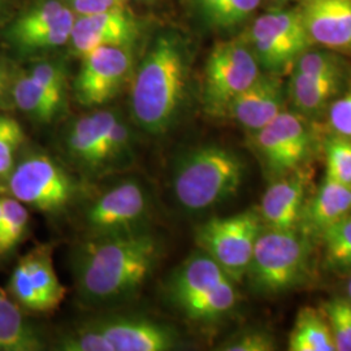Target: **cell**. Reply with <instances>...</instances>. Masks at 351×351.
Returning a JSON list of instances; mask_svg holds the SVG:
<instances>
[{"label": "cell", "mask_w": 351, "mask_h": 351, "mask_svg": "<svg viewBox=\"0 0 351 351\" xmlns=\"http://www.w3.org/2000/svg\"><path fill=\"white\" fill-rule=\"evenodd\" d=\"M162 254V241L147 228L91 236L72 254L77 293L97 306L129 300L152 275Z\"/></svg>", "instance_id": "1"}, {"label": "cell", "mask_w": 351, "mask_h": 351, "mask_svg": "<svg viewBox=\"0 0 351 351\" xmlns=\"http://www.w3.org/2000/svg\"><path fill=\"white\" fill-rule=\"evenodd\" d=\"M188 50L182 39L168 32L155 38L132 85V113L137 125L150 134L169 130L186 97Z\"/></svg>", "instance_id": "2"}, {"label": "cell", "mask_w": 351, "mask_h": 351, "mask_svg": "<svg viewBox=\"0 0 351 351\" xmlns=\"http://www.w3.org/2000/svg\"><path fill=\"white\" fill-rule=\"evenodd\" d=\"M246 167L234 151L219 145H203L176 160L172 191L178 206L201 213L232 198L239 191Z\"/></svg>", "instance_id": "3"}, {"label": "cell", "mask_w": 351, "mask_h": 351, "mask_svg": "<svg viewBox=\"0 0 351 351\" xmlns=\"http://www.w3.org/2000/svg\"><path fill=\"white\" fill-rule=\"evenodd\" d=\"M313 246L297 230L264 229L255 243L246 276L263 295H280L306 282L311 272Z\"/></svg>", "instance_id": "4"}, {"label": "cell", "mask_w": 351, "mask_h": 351, "mask_svg": "<svg viewBox=\"0 0 351 351\" xmlns=\"http://www.w3.org/2000/svg\"><path fill=\"white\" fill-rule=\"evenodd\" d=\"M241 39L250 47L263 72L285 75L303 51L313 46L298 5L276 4L258 14Z\"/></svg>", "instance_id": "5"}, {"label": "cell", "mask_w": 351, "mask_h": 351, "mask_svg": "<svg viewBox=\"0 0 351 351\" xmlns=\"http://www.w3.org/2000/svg\"><path fill=\"white\" fill-rule=\"evenodd\" d=\"M262 72L250 47L241 38L217 43L204 66L202 99L206 111L213 116H224L229 104Z\"/></svg>", "instance_id": "6"}, {"label": "cell", "mask_w": 351, "mask_h": 351, "mask_svg": "<svg viewBox=\"0 0 351 351\" xmlns=\"http://www.w3.org/2000/svg\"><path fill=\"white\" fill-rule=\"evenodd\" d=\"M4 189L39 213H56L75 198L77 186L73 177L50 155L32 152L16 162Z\"/></svg>", "instance_id": "7"}, {"label": "cell", "mask_w": 351, "mask_h": 351, "mask_svg": "<svg viewBox=\"0 0 351 351\" xmlns=\"http://www.w3.org/2000/svg\"><path fill=\"white\" fill-rule=\"evenodd\" d=\"M262 230L261 215L249 210L210 219L197 229L195 239L202 251L208 254L234 282H239L246 277Z\"/></svg>", "instance_id": "8"}, {"label": "cell", "mask_w": 351, "mask_h": 351, "mask_svg": "<svg viewBox=\"0 0 351 351\" xmlns=\"http://www.w3.org/2000/svg\"><path fill=\"white\" fill-rule=\"evenodd\" d=\"M250 134L252 147L264 167L278 177L298 171L314 150L308 119L293 110H284L268 125Z\"/></svg>", "instance_id": "9"}, {"label": "cell", "mask_w": 351, "mask_h": 351, "mask_svg": "<svg viewBox=\"0 0 351 351\" xmlns=\"http://www.w3.org/2000/svg\"><path fill=\"white\" fill-rule=\"evenodd\" d=\"M134 65L132 47H99L82 56L75 77V99L85 107H97L113 99L126 84Z\"/></svg>", "instance_id": "10"}, {"label": "cell", "mask_w": 351, "mask_h": 351, "mask_svg": "<svg viewBox=\"0 0 351 351\" xmlns=\"http://www.w3.org/2000/svg\"><path fill=\"white\" fill-rule=\"evenodd\" d=\"M150 213L147 190L137 181H124L104 191L90 206L85 223L91 236L146 228Z\"/></svg>", "instance_id": "11"}, {"label": "cell", "mask_w": 351, "mask_h": 351, "mask_svg": "<svg viewBox=\"0 0 351 351\" xmlns=\"http://www.w3.org/2000/svg\"><path fill=\"white\" fill-rule=\"evenodd\" d=\"M75 13L60 0H43L23 13L8 36L21 50L56 49L69 42Z\"/></svg>", "instance_id": "12"}, {"label": "cell", "mask_w": 351, "mask_h": 351, "mask_svg": "<svg viewBox=\"0 0 351 351\" xmlns=\"http://www.w3.org/2000/svg\"><path fill=\"white\" fill-rule=\"evenodd\" d=\"M110 345L111 351H167L178 345L172 326L141 316H110L88 322Z\"/></svg>", "instance_id": "13"}, {"label": "cell", "mask_w": 351, "mask_h": 351, "mask_svg": "<svg viewBox=\"0 0 351 351\" xmlns=\"http://www.w3.org/2000/svg\"><path fill=\"white\" fill-rule=\"evenodd\" d=\"M139 36V26L128 11H108L78 16L69 43L78 56L99 47H133Z\"/></svg>", "instance_id": "14"}, {"label": "cell", "mask_w": 351, "mask_h": 351, "mask_svg": "<svg viewBox=\"0 0 351 351\" xmlns=\"http://www.w3.org/2000/svg\"><path fill=\"white\" fill-rule=\"evenodd\" d=\"M288 101L282 75L262 72L256 81L232 101L226 114L239 125L254 133L285 110Z\"/></svg>", "instance_id": "15"}, {"label": "cell", "mask_w": 351, "mask_h": 351, "mask_svg": "<svg viewBox=\"0 0 351 351\" xmlns=\"http://www.w3.org/2000/svg\"><path fill=\"white\" fill-rule=\"evenodd\" d=\"M298 8L313 46L351 52V0H302Z\"/></svg>", "instance_id": "16"}, {"label": "cell", "mask_w": 351, "mask_h": 351, "mask_svg": "<svg viewBox=\"0 0 351 351\" xmlns=\"http://www.w3.org/2000/svg\"><path fill=\"white\" fill-rule=\"evenodd\" d=\"M226 280L224 269L204 251L190 255L168 282V297L180 311L211 294Z\"/></svg>", "instance_id": "17"}, {"label": "cell", "mask_w": 351, "mask_h": 351, "mask_svg": "<svg viewBox=\"0 0 351 351\" xmlns=\"http://www.w3.org/2000/svg\"><path fill=\"white\" fill-rule=\"evenodd\" d=\"M306 185L300 173L282 176L264 193L259 215L272 230H297L304 210Z\"/></svg>", "instance_id": "18"}, {"label": "cell", "mask_w": 351, "mask_h": 351, "mask_svg": "<svg viewBox=\"0 0 351 351\" xmlns=\"http://www.w3.org/2000/svg\"><path fill=\"white\" fill-rule=\"evenodd\" d=\"M117 114L97 111L75 120L65 137L66 150L75 163L88 171L103 168V146Z\"/></svg>", "instance_id": "19"}, {"label": "cell", "mask_w": 351, "mask_h": 351, "mask_svg": "<svg viewBox=\"0 0 351 351\" xmlns=\"http://www.w3.org/2000/svg\"><path fill=\"white\" fill-rule=\"evenodd\" d=\"M343 84L342 78H323L290 71L287 97L294 112L313 119L326 112L339 97Z\"/></svg>", "instance_id": "20"}, {"label": "cell", "mask_w": 351, "mask_h": 351, "mask_svg": "<svg viewBox=\"0 0 351 351\" xmlns=\"http://www.w3.org/2000/svg\"><path fill=\"white\" fill-rule=\"evenodd\" d=\"M351 211V188L326 177L308 206H304L302 221L307 229L323 233ZM301 221V223H302Z\"/></svg>", "instance_id": "21"}, {"label": "cell", "mask_w": 351, "mask_h": 351, "mask_svg": "<svg viewBox=\"0 0 351 351\" xmlns=\"http://www.w3.org/2000/svg\"><path fill=\"white\" fill-rule=\"evenodd\" d=\"M46 343L17 303L0 294V351H38Z\"/></svg>", "instance_id": "22"}, {"label": "cell", "mask_w": 351, "mask_h": 351, "mask_svg": "<svg viewBox=\"0 0 351 351\" xmlns=\"http://www.w3.org/2000/svg\"><path fill=\"white\" fill-rule=\"evenodd\" d=\"M37 291L42 313L55 310L65 297V288L55 272L50 246H38L23 258Z\"/></svg>", "instance_id": "23"}, {"label": "cell", "mask_w": 351, "mask_h": 351, "mask_svg": "<svg viewBox=\"0 0 351 351\" xmlns=\"http://www.w3.org/2000/svg\"><path fill=\"white\" fill-rule=\"evenodd\" d=\"M290 351H336L326 314L304 307L297 315L289 336Z\"/></svg>", "instance_id": "24"}, {"label": "cell", "mask_w": 351, "mask_h": 351, "mask_svg": "<svg viewBox=\"0 0 351 351\" xmlns=\"http://www.w3.org/2000/svg\"><path fill=\"white\" fill-rule=\"evenodd\" d=\"M11 97L20 111L39 123H50L63 110L27 72L13 80Z\"/></svg>", "instance_id": "25"}, {"label": "cell", "mask_w": 351, "mask_h": 351, "mask_svg": "<svg viewBox=\"0 0 351 351\" xmlns=\"http://www.w3.org/2000/svg\"><path fill=\"white\" fill-rule=\"evenodd\" d=\"M3 217L0 224V256L10 254L23 241L30 223L25 204L11 195L1 197Z\"/></svg>", "instance_id": "26"}, {"label": "cell", "mask_w": 351, "mask_h": 351, "mask_svg": "<svg viewBox=\"0 0 351 351\" xmlns=\"http://www.w3.org/2000/svg\"><path fill=\"white\" fill-rule=\"evenodd\" d=\"M239 293L233 280H226L211 294L185 307L181 313L191 320L211 322L228 314L237 303Z\"/></svg>", "instance_id": "27"}, {"label": "cell", "mask_w": 351, "mask_h": 351, "mask_svg": "<svg viewBox=\"0 0 351 351\" xmlns=\"http://www.w3.org/2000/svg\"><path fill=\"white\" fill-rule=\"evenodd\" d=\"M326 262L332 269L351 271V216H346L322 233Z\"/></svg>", "instance_id": "28"}, {"label": "cell", "mask_w": 351, "mask_h": 351, "mask_svg": "<svg viewBox=\"0 0 351 351\" xmlns=\"http://www.w3.org/2000/svg\"><path fill=\"white\" fill-rule=\"evenodd\" d=\"M291 71L323 78H346V65L339 52L314 46L302 52Z\"/></svg>", "instance_id": "29"}, {"label": "cell", "mask_w": 351, "mask_h": 351, "mask_svg": "<svg viewBox=\"0 0 351 351\" xmlns=\"http://www.w3.org/2000/svg\"><path fill=\"white\" fill-rule=\"evenodd\" d=\"M24 142L25 133L21 124L12 116L0 114V188H5Z\"/></svg>", "instance_id": "30"}, {"label": "cell", "mask_w": 351, "mask_h": 351, "mask_svg": "<svg viewBox=\"0 0 351 351\" xmlns=\"http://www.w3.org/2000/svg\"><path fill=\"white\" fill-rule=\"evenodd\" d=\"M328 178L351 188V139L335 134L326 142Z\"/></svg>", "instance_id": "31"}, {"label": "cell", "mask_w": 351, "mask_h": 351, "mask_svg": "<svg viewBox=\"0 0 351 351\" xmlns=\"http://www.w3.org/2000/svg\"><path fill=\"white\" fill-rule=\"evenodd\" d=\"M323 313L335 339L336 351H351V302L349 298L336 297L326 302Z\"/></svg>", "instance_id": "32"}, {"label": "cell", "mask_w": 351, "mask_h": 351, "mask_svg": "<svg viewBox=\"0 0 351 351\" xmlns=\"http://www.w3.org/2000/svg\"><path fill=\"white\" fill-rule=\"evenodd\" d=\"M133 151V136L125 121L117 116L103 146V167L124 164Z\"/></svg>", "instance_id": "33"}, {"label": "cell", "mask_w": 351, "mask_h": 351, "mask_svg": "<svg viewBox=\"0 0 351 351\" xmlns=\"http://www.w3.org/2000/svg\"><path fill=\"white\" fill-rule=\"evenodd\" d=\"M51 98L64 107L66 94V78L63 68L56 63L40 62L34 64L27 72Z\"/></svg>", "instance_id": "34"}, {"label": "cell", "mask_w": 351, "mask_h": 351, "mask_svg": "<svg viewBox=\"0 0 351 351\" xmlns=\"http://www.w3.org/2000/svg\"><path fill=\"white\" fill-rule=\"evenodd\" d=\"M8 289H10V293L12 295L13 300L19 306L24 307L29 311L42 313L39 297L32 284V280L29 277L25 262L23 261V258L20 259V262L14 267V269L11 274Z\"/></svg>", "instance_id": "35"}, {"label": "cell", "mask_w": 351, "mask_h": 351, "mask_svg": "<svg viewBox=\"0 0 351 351\" xmlns=\"http://www.w3.org/2000/svg\"><path fill=\"white\" fill-rule=\"evenodd\" d=\"M264 0H226L210 25L219 29H230L243 24L256 12Z\"/></svg>", "instance_id": "36"}, {"label": "cell", "mask_w": 351, "mask_h": 351, "mask_svg": "<svg viewBox=\"0 0 351 351\" xmlns=\"http://www.w3.org/2000/svg\"><path fill=\"white\" fill-rule=\"evenodd\" d=\"M328 123L335 134L351 139V85L326 110Z\"/></svg>", "instance_id": "37"}, {"label": "cell", "mask_w": 351, "mask_h": 351, "mask_svg": "<svg viewBox=\"0 0 351 351\" xmlns=\"http://www.w3.org/2000/svg\"><path fill=\"white\" fill-rule=\"evenodd\" d=\"M276 349L274 337L263 330H246L226 342L220 350L272 351Z\"/></svg>", "instance_id": "38"}, {"label": "cell", "mask_w": 351, "mask_h": 351, "mask_svg": "<svg viewBox=\"0 0 351 351\" xmlns=\"http://www.w3.org/2000/svg\"><path fill=\"white\" fill-rule=\"evenodd\" d=\"M69 8L78 16L108 11H128L125 0H65Z\"/></svg>", "instance_id": "39"}, {"label": "cell", "mask_w": 351, "mask_h": 351, "mask_svg": "<svg viewBox=\"0 0 351 351\" xmlns=\"http://www.w3.org/2000/svg\"><path fill=\"white\" fill-rule=\"evenodd\" d=\"M226 0H195L197 8L207 24L213 23V17L220 11Z\"/></svg>", "instance_id": "40"}, {"label": "cell", "mask_w": 351, "mask_h": 351, "mask_svg": "<svg viewBox=\"0 0 351 351\" xmlns=\"http://www.w3.org/2000/svg\"><path fill=\"white\" fill-rule=\"evenodd\" d=\"M12 81L5 64L0 62V101H3L8 94H11Z\"/></svg>", "instance_id": "41"}, {"label": "cell", "mask_w": 351, "mask_h": 351, "mask_svg": "<svg viewBox=\"0 0 351 351\" xmlns=\"http://www.w3.org/2000/svg\"><path fill=\"white\" fill-rule=\"evenodd\" d=\"M346 291H348V298H349L351 302V277L350 280L348 281V285H346Z\"/></svg>", "instance_id": "42"}, {"label": "cell", "mask_w": 351, "mask_h": 351, "mask_svg": "<svg viewBox=\"0 0 351 351\" xmlns=\"http://www.w3.org/2000/svg\"><path fill=\"white\" fill-rule=\"evenodd\" d=\"M276 3L278 4H287V3H290V1H302V0H275Z\"/></svg>", "instance_id": "43"}, {"label": "cell", "mask_w": 351, "mask_h": 351, "mask_svg": "<svg viewBox=\"0 0 351 351\" xmlns=\"http://www.w3.org/2000/svg\"><path fill=\"white\" fill-rule=\"evenodd\" d=\"M1 217H3V207H1V197H0V224H1Z\"/></svg>", "instance_id": "44"}, {"label": "cell", "mask_w": 351, "mask_h": 351, "mask_svg": "<svg viewBox=\"0 0 351 351\" xmlns=\"http://www.w3.org/2000/svg\"><path fill=\"white\" fill-rule=\"evenodd\" d=\"M3 3H4V0H0V11H1V7H3Z\"/></svg>", "instance_id": "45"}, {"label": "cell", "mask_w": 351, "mask_h": 351, "mask_svg": "<svg viewBox=\"0 0 351 351\" xmlns=\"http://www.w3.org/2000/svg\"><path fill=\"white\" fill-rule=\"evenodd\" d=\"M125 1H128V0H125Z\"/></svg>", "instance_id": "46"}]
</instances>
